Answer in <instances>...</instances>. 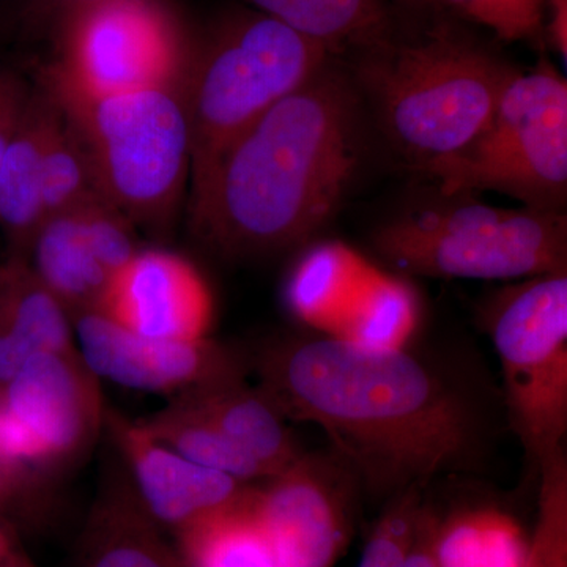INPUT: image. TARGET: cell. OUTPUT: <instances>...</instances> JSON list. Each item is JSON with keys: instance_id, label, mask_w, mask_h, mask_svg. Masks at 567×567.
I'll list each match as a JSON object with an SVG mask.
<instances>
[{"instance_id": "obj_1", "label": "cell", "mask_w": 567, "mask_h": 567, "mask_svg": "<svg viewBox=\"0 0 567 567\" xmlns=\"http://www.w3.org/2000/svg\"><path fill=\"white\" fill-rule=\"evenodd\" d=\"M248 361L278 412L319 425L371 494L394 498L464 468L475 454L468 409L405 349L317 334L268 342Z\"/></svg>"}, {"instance_id": "obj_2", "label": "cell", "mask_w": 567, "mask_h": 567, "mask_svg": "<svg viewBox=\"0 0 567 567\" xmlns=\"http://www.w3.org/2000/svg\"><path fill=\"white\" fill-rule=\"evenodd\" d=\"M333 59L284 96L192 186L207 251L257 259L306 244L344 203L363 162L360 91Z\"/></svg>"}, {"instance_id": "obj_3", "label": "cell", "mask_w": 567, "mask_h": 567, "mask_svg": "<svg viewBox=\"0 0 567 567\" xmlns=\"http://www.w3.org/2000/svg\"><path fill=\"white\" fill-rule=\"evenodd\" d=\"M516 69L447 28L354 52L352 81L417 169L464 151L491 121Z\"/></svg>"}, {"instance_id": "obj_4", "label": "cell", "mask_w": 567, "mask_h": 567, "mask_svg": "<svg viewBox=\"0 0 567 567\" xmlns=\"http://www.w3.org/2000/svg\"><path fill=\"white\" fill-rule=\"evenodd\" d=\"M40 84L80 141L100 196L134 227L166 234L192 174L185 93L145 89L93 95L47 70Z\"/></svg>"}, {"instance_id": "obj_5", "label": "cell", "mask_w": 567, "mask_h": 567, "mask_svg": "<svg viewBox=\"0 0 567 567\" xmlns=\"http://www.w3.org/2000/svg\"><path fill=\"white\" fill-rule=\"evenodd\" d=\"M333 58L322 44L259 11L219 21L196 43L185 85L192 186L257 118Z\"/></svg>"}, {"instance_id": "obj_6", "label": "cell", "mask_w": 567, "mask_h": 567, "mask_svg": "<svg viewBox=\"0 0 567 567\" xmlns=\"http://www.w3.org/2000/svg\"><path fill=\"white\" fill-rule=\"evenodd\" d=\"M404 274L513 281L567 271L563 212L458 204L399 216L372 238Z\"/></svg>"}, {"instance_id": "obj_7", "label": "cell", "mask_w": 567, "mask_h": 567, "mask_svg": "<svg viewBox=\"0 0 567 567\" xmlns=\"http://www.w3.org/2000/svg\"><path fill=\"white\" fill-rule=\"evenodd\" d=\"M445 196L506 194L563 212L567 196V82L550 63L514 74L483 132L464 151L421 167Z\"/></svg>"}, {"instance_id": "obj_8", "label": "cell", "mask_w": 567, "mask_h": 567, "mask_svg": "<svg viewBox=\"0 0 567 567\" xmlns=\"http://www.w3.org/2000/svg\"><path fill=\"white\" fill-rule=\"evenodd\" d=\"M486 324L511 424L537 473L565 453L567 271L507 287L488 305Z\"/></svg>"}, {"instance_id": "obj_9", "label": "cell", "mask_w": 567, "mask_h": 567, "mask_svg": "<svg viewBox=\"0 0 567 567\" xmlns=\"http://www.w3.org/2000/svg\"><path fill=\"white\" fill-rule=\"evenodd\" d=\"M48 73L93 95L185 93L196 41L166 0H99L61 18Z\"/></svg>"}, {"instance_id": "obj_10", "label": "cell", "mask_w": 567, "mask_h": 567, "mask_svg": "<svg viewBox=\"0 0 567 567\" xmlns=\"http://www.w3.org/2000/svg\"><path fill=\"white\" fill-rule=\"evenodd\" d=\"M349 477L338 457L303 454L264 486L252 487L254 513L279 566H336L352 536Z\"/></svg>"}, {"instance_id": "obj_11", "label": "cell", "mask_w": 567, "mask_h": 567, "mask_svg": "<svg viewBox=\"0 0 567 567\" xmlns=\"http://www.w3.org/2000/svg\"><path fill=\"white\" fill-rule=\"evenodd\" d=\"M81 360L96 379L177 398L196 388L246 377V354L212 339L163 341L125 330L99 311L71 319Z\"/></svg>"}, {"instance_id": "obj_12", "label": "cell", "mask_w": 567, "mask_h": 567, "mask_svg": "<svg viewBox=\"0 0 567 567\" xmlns=\"http://www.w3.org/2000/svg\"><path fill=\"white\" fill-rule=\"evenodd\" d=\"M0 401L50 456L52 465L76 461L103 429L99 379L78 353H33L0 386Z\"/></svg>"}, {"instance_id": "obj_13", "label": "cell", "mask_w": 567, "mask_h": 567, "mask_svg": "<svg viewBox=\"0 0 567 567\" xmlns=\"http://www.w3.org/2000/svg\"><path fill=\"white\" fill-rule=\"evenodd\" d=\"M99 312L144 338L203 341L215 306L210 287L188 259L140 249L107 282Z\"/></svg>"}, {"instance_id": "obj_14", "label": "cell", "mask_w": 567, "mask_h": 567, "mask_svg": "<svg viewBox=\"0 0 567 567\" xmlns=\"http://www.w3.org/2000/svg\"><path fill=\"white\" fill-rule=\"evenodd\" d=\"M103 429L126 466L134 495L164 532L175 535L199 518L240 502L251 488L244 481L181 456L112 406H104Z\"/></svg>"}, {"instance_id": "obj_15", "label": "cell", "mask_w": 567, "mask_h": 567, "mask_svg": "<svg viewBox=\"0 0 567 567\" xmlns=\"http://www.w3.org/2000/svg\"><path fill=\"white\" fill-rule=\"evenodd\" d=\"M379 271L350 246L312 245L293 265L284 300L295 319L316 333L338 339Z\"/></svg>"}, {"instance_id": "obj_16", "label": "cell", "mask_w": 567, "mask_h": 567, "mask_svg": "<svg viewBox=\"0 0 567 567\" xmlns=\"http://www.w3.org/2000/svg\"><path fill=\"white\" fill-rule=\"evenodd\" d=\"M76 567H183L164 529L141 506L126 475L110 477L78 544Z\"/></svg>"}, {"instance_id": "obj_17", "label": "cell", "mask_w": 567, "mask_h": 567, "mask_svg": "<svg viewBox=\"0 0 567 567\" xmlns=\"http://www.w3.org/2000/svg\"><path fill=\"white\" fill-rule=\"evenodd\" d=\"M174 401L216 425L262 466L267 477L278 475L303 456L286 417L259 388L246 382V377L196 388Z\"/></svg>"}, {"instance_id": "obj_18", "label": "cell", "mask_w": 567, "mask_h": 567, "mask_svg": "<svg viewBox=\"0 0 567 567\" xmlns=\"http://www.w3.org/2000/svg\"><path fill=\"white\" fill-rule=\"evenodd\" d=\"M54 110V99L43 85L31 87L0 167V229L9 240L10 256H28L44 221L41 174Z\"/></svg>"}, {"instance_id": "obj_19", "label": "cell", "mask_w": 567, "mask_h": 567, "mask_svg": "<svg viewBox=\"0 0 567 567\" xmlns=\"http://www.w3.org/2000/svg\"><path fill=\"white\" fill-rule=\"evenodd\" d=\"M25 259L70 319L99 311L111 276L89 245L78 208L44 219Z\"/></svg>"}, {"instance_id": "obj_20", "label": "cell", "mask_w": 567, "mask_h": 567, "mask_svg": "<svg viewBox=\"0 0 567 567\" xmlns=\"http://www.w3.org/2000/svg\"><path fill=\"white\" fill-rule=\"evenodd\" d=\"M274 20L333 55L360 52L393 39L386 0H248Z\"/></svg>"}, {"instance_id": "obj_21", "label": "cell", "mask_w": 567, "mask_h": 567, "mask_svg": "<svg viewBox=\"0 0 567 567\" xmlns=\"http://www.w3.org/2000/svg\"><path fill=\"white\" fill-rule=\"evenodd\" d=\"M431 551L439 567H525L528 539L505 511L472 507L434 517Z\"/></svg>"}, {"instance_id": "obj_22", "label": "cell", "mask_w": 567, "mask_h": 567, "mask_svg": "<svg viewBox=\"0 0 567 567\" xmlns=\"http://www.w3.org/2000/svg\"><path fill=\"white\" fill-rule=\"evenodd\" d=\"M0 311L25 360L39 352L78 353L70 316L25 257L0 264Z\"/></svg>"}, {"instance_id": "obj_23", "label": "cell", "mask_w": 567, "mask_h": 567, "mask_svg": "<svg viewBox=\"0 0 567 567\" xmlns=\"http://www.w3.org/2000/svg\"><path fill=\"white\" fill-rule=\"evenodd\" d=\"M251 492L175 533L183 567H281L254 513Z\"/></svg>"}, {"instance_id": "obj_24", "label": "cell", "mask_w": 567, "mask_h": 567, "mask_svg": "<svg viewBox=\"0 0 567 567\" xmlns=\"http://www.w3.org/2000/svg\"><path fill=\"white\" fill-rule=\"evenodd\" d=\"M136 421L152 439L194 464L248 484L256 480H267L262 466L210 421L197 415L182 402L171 399L169 404L158 412Z\"/></svg>"}, {"instance_id": "obj_25", "label": "cell", "mask_w": 567, "mask_h": 567, "mask_svg": "<svg viewBox=\"0 0 567 567\" xmlns=\"http://www.w3.org/2000/svg\"><path fill=\"white\" fill-rule=\"evenodd\" d=\"M417 322L420 300L415 289L404 279L380 270L338 339L365 349L404 350Z\"/></svg>"}, {"instance_id": "obj_26", "label": "cell", "mask_w": 567, "mask_h": 567, "mask_svg": "<svg viewBox=\"0 0 567 567\" xmlns=\"http://www.w3.org/2000/svg\"><path fill=\"white\" fill-rule=\"evenodd\" d=\"M52 96V95H51ZM43 152L41 200L44 219L74 210L100 196L78 137L55 102Z\"/></svg>"}, {"instance_id": "obj_27", "label": "cell", "mask_w": 567, "mask_h": 567, "mask_svg": "<svg viewBox=\"0 0 567 567\" xmlns=\"http://www.w3.org/2000/svg\"><path fill=\"white\" fill-rule=\"evenodd\" d=\"M423 511V487L409 488L391 498L369 535L358 567H404Z\"/></svg>"}, {"instance_id": "obj_28", "label": "cell", "mask_w": 567, "mask_h": 567, "mask_svg": "<svg viewBox=\"0 0 567 567\" xmlns=\"http://www.w3.org/2000/svg\"><path fill=\"white\" fill-rule=\"evenodd\" d=\"M78 212L93 254L112 278L140 252L132 221L103 197L89 200Z\"/></svg>"}, {"instance_id": "obj_29", "label": "cell", "mask_w": 567, "mask_h": 567, "mask_svg": "<svg viewBox=\"0 0 567 567\" xmlns=\"http://www.w3.org/2000/svg\"><path fill=\"white\" fill-rule=\"evenodd\" d=\"M505 41L537 40L546 0H440Z\"/></svg>"}, {"instance_id": "obj_30", "label": "cell", "mask_w": 567, "mask_h": 567, "mask_svg": "<svg viewBox=\"0 0 567 567\" xmlns=\"http://www.w3.org/2000/svg\"><path fill=\"white\" fill-rule=\"evenodd\" d=\"M29 92L31 87L17 71L0 66V118L20 107Z\"/></svg>"}, {"instance_id": "obj_31", "label": "cell", "mask_w": 567, "mask_h": 567, "mask_svg": "<svg viewBox=\"0 0 567 567\" xmlns=\"http://www.w3.org/2000/svg\"><path fill=\"white\" fill-rule=\"evenodd\" d=\"M434 517V514L424 507L423 516H421L420 525H417L415 543H413L412 551H410L404 567H439L431 551V532Z\"/></svg>"}, {"instance_id": "obj_32", "label": "cell", "mask_w": 567, "mask_h": 567, "mask_svg": "<svg viewBox=\"0 0 567 567\" xmlns=\"http://www.w3.org/2000/svg\"><path fill=\"white\" fill-rule=\"evenodd\" d=\"M0 567H37L3 517H0Z\"/></svg>"}, {"instance_id": "obj_33", "label": "cell", "mask_w": 567, "mask_h": 567, "mask_svg": "<svg viewBox=\"0 0 567 567\" xmlns=\"http://www.w3.org/2000/svg\"><path fill=\"white\" fill-rule=\"evenodd\" d=\"M548 11L547 33L563 61L567 59V0H546L544 17Z\"/></svg>"}, {"instance_id": "obj_34", "label": "cell", "mask_w": 567, "mask_h": 567, "mask_svg": "<svg viewBox=\"0 0 567 567\" xmlns=\"http://www.w3.org/2000/svg\"><path fill=\"white\" fill-rule=\"evenodd\" d=\"M24 361L25 358L18 349L13 336L10 333L9 324L0 311V386L9 382Z\"/></svg>"}, {"instance_id": "obj_35", "label": "cell", "mask_w": 567, "mask_h": 567, "mask_svg": "<svg viewBox=\"0 0 567 567\" xmlns=\"http://www.w3.org/2000/svg\"><path fill=\"white\" fill-rule=\"evenodd\" d=\"M99 2V0H32V10L37 14H58L59 20L63 14L89 3Z\"/></svg>"}, {"instance_id": "obj_36", "label": "cell", "mask_w": 567, "mask_h": 567, "mask_svg": "<svg viewBox=\"0 0 567 567\" xmlns=\"http://www.w3.org/2000/svg\"><path fill=\"white\" fill-rule=\"evenodd\" d=\"M24 104L25 102L22 103L20 107H17V110L9 112L6 117L0 118V167H2L7 151H9L10 142L13 140V134L17 132L18 122H20Z\"/></svg>"}, {"instance_id": "obj_37", "label": "cell", "mask_w": 567, "mask_h": 567, "mask_svg": "<svg viewBox=\"0 0 567 567\" xmlns=\"http://www.w3.org/2000/svg\"><path fill=\"white\" fill-rule=\"evenodd\" d=\"M525 567H567V558L527 555V565H525Z\"/></svg>"}, {"instance_id": "obj_38", "label": "cell", "mask_w": 567, "mask_h": 567, "mask_svg": "<svg viewBox=\"0 0 567 567\" xmlns=\"http://www.w3.org/2000/svg\"><path fill=\"white\" fill-rule=\"evenodd\" d=\"M394 2L416 11L434 10L440 7V0H394Z\"/></svg>"}]
</instances>
